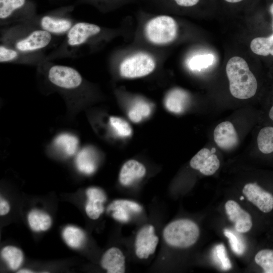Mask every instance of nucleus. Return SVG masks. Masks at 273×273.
I'll return each mask as SVG.
<instances>
[{
	"instance_id": "1",
	"label": "nucleus",
	"mask_w": 273,
	"mask_h": 273,
	"mask_svg": "<svg viewBox=\"0 0 273 273\" xmlns=\"http://www.w3.org/2000/svg\"><path fill=\"white\" fill-rule=\"evenodd\" d=\"M55 37L44 30L24 22L5 27L2 31L1 43L23 53H41L51 46Z\"/></svg>"
},
{
	"instance_id": "2",
	"label": "nucleus",
	"mask_w": 273,
	"mask_h": 273,
	"mask_svg": "<svg viewBox=\"0 0 273 273\" xmlns=\"http://www.w3.org/2000/svg\"><path fill=\"white\" fill-rule=\"evenodd\" d=\"M225 70L230 91L233 97L245 100L255 95L257 81L243 58L238 56L231 58L226 64Z\"/></svg>"
},
{
	"instance_id": "3",
	"label": "nucleus",
	"mask_w": 273,
	"mask_h": 273,
	"mask_svg": "<svg viewBox=\"0 0 273 273\" xmlns=\"http://www.w3.org/2000/svg\"><path fill=\"white\" fill-rule=\"evenodd\" d=\"M200 235L198 225L188 219H180L168 224L163 231V238L169 245L186 248L194 245Z\"/></svg>"
},
{
	"instance_id": "4",
	"label": "nucleus",
	"mask_w": 273,
	"mask_h": 273,
	"mask_svg": "<svg viewBox=\"0 0 273 273\" xmlns=\"http://www.w3.org/2000/svg\"><path fill=\"white\" fill-rule=\"evenodd\" d=\"M146 33L148 39L154 43H168L176 38L177 25L173 18L159 16L149 21L146 27Z\"/></svg>"
},
{
	"instance_id": "5",
	"label": "nucleus",
	"mask_w": 273,
	"mask_h": 273,
	"mask_svg": "<svg viewBox=\"0 0 273 273\" xmlns=\"http://www.w3.org/2000/svg\"><path fill=\"white\" fill-rule=\"evenodd\" d=\"M155 67L154 59L145 54H138L124 60L120 64V73L126 78H136L146 76Z\"/></svg>"
},
{
	"instance_id": "6",
	"label": "nucleus",
	"mask_w": 273,
	"mask_h": 273,
	"mask_svg": "<svg viewBox=\"0 0 273 273\" xmlns=\"http://www.w3.org/2000/svg\"><path fill=\"white\" fill-rule=\"evenodd\" d=\"M247 200L263 214L271 215L273 213V192L264 189L257 183H248L242 189Z\"/></svg>"
},
{
	"instance_id": "7",
	"label": "nucleus",
	"mask_w": 273,
	"mask_h": 273,
	"mask_svg": "<svg viewBox=\"0 0 273 273\" xmlns=\"http://www.w3.org/2000/svg\"><path fill=\"white\" fill-rule=\"evenodd\" d=\"M25 22L44 30L54 36H65L75 23L70 18L52 15H43L37 20L31 19Z\"/></svg>"
},
{
	"instance_id": "8",
	"label": "nucleus",
	"mask_w": 273,
	"mask_h": 273,
	"mask_svg": "<svg viewBox=\"0 0 273 273\" xmlns=\"http://www.w3.org/2000/svg\"><path fill=\"white\" fill-rule=\"evenodd\" d=\"M46 60H47V56H45L43 52L23 53L8 45L1 43V63L21 64L38 66Z\"/></svg>"
},
{
	"instance_id": "9",
	"label": "nucleus",
	"mask_w": 273,
	"mask_h": 273,
	"mask_svg": "<svg viewBox=\"0 0 273 273\" xmlns=\"http://www.w3.org/2000/svg\"><path fill=\"white\" fill-rule=\"evenodd\" d=\"M159 238L155 233V228L151 224L144 225L138 232L135 239L134 250L140 259H147L156 249Z\"/></svg>"
},
{
	"instance_id": "10",
	"label": "nucleus",
	"mask_w": 273,
	"mask_h": 273,
	"mask_svg": "<svg viewBox=\"0 0 273 273\" xmlns=\"http://www.w3.org/2000/svg\"><path fill=\"white\" fill-rule=\"evenodd\" d=\"M229 219L234 223L235 230L239 233L249 232L253 226L251 216L235 201L229 200L224 205Z\"/></svg>"
},
{
	"instance_id": "11",
	"label": "nucleus",
	"mask_w": 273,
	"mask_h": 273,
	"mask_svg": "<svg viewBox=\"0 0 273 273\" xmlns=\"http://www.w3.org/2000/svg\"><path fill=\"white\" fill-rule=\"evenodd\" d=\"M190 166L205 175H211L220 166V161L212 151L207 148L200 150L191 160Z\"/></svg>"
},
{
	"instance_id": "12",
	"label": "nucleus",
	"mask_w": 273,
	"mask_h": 273,
	"mask_svg": "<svg viewBox=\"0 0 273 273\" xmlns=\"http://www.w3.org/2000/svg\"><path fill=\"white\" fill-rule=\"evenodd\" d=\"M214 140L217 146L222 150H230L238 144V133L230 121H223L218 124L213 132Z\"/></svg>"
},
{
	"instance_id": "13",
	"label": "nucleus",
	"mask_w": 273,
	"mask_h": 273,
	"mask_svg": "<svg viewBox=\"0 0 273 273\" xmlns=\"http://www.w3.org/2000/svg\"><path fill=\"white\" fill-rule=\"evenodd\" d=\"M87 200L85 206L87 215L92 219H97L104 210V203L106 201V196L101 189L90 187L86 191Z\"/></svg>"
},
{
	"instance_id": "14",
	"label": "nucleus",
	"mask_w": 273,
	"mask_h": 273,
	"mask_svg": "<svg viewBox=\"0 0 273 273\" xmlns=\"http://www.w3.org/2000/svg\"><path fill=\"white\" fill-rule=\"evenodd\" d=\"M101 264L108 273H123L125 270V257L119 248L111 247L103 255Z\"/></svg>"
},
{
	"instance_id": "15",
	"label": "nucleus",
	"mask_w": 273,
	"mask_h": 273,
	"mask_svg": "<svg viewBox=\"0 0 273 273\" xmlns=\"http://www.w3.org/2000/svg\"><path fill=\"white\" fill-rule=\"evenodd\" d=\"M142 210L141 206L138 203L124 199L114 201L107 208L108 212H112V216L115 219L122 222H126L130 219V211L140 212Z\"/></svg>"
},
{
	"instance_id": "16",
	"label": "nucleus",
	"mask_w": 273,
	"mask_h": 273,
	"mask_svg": "<svg viewBox=\"0 0 273 273\" xmlns=\"http://www.w3.org/2000/svg\"><path fill=\"white\" fill-rule=\"evenodd\" d=\"M26 2V0H0L1 26L17 24L16 12L25 6Z\"/></svg>"
},
{
	"instance_id": "17",
	"label": "nucleus",
	"mask_w": 273,
	"mask_h": 273,
	"mask_svg": "<svg viewBox=\"0 0 273 273\" xmlns=\"http://www.w3.org/2000/svg\"><path fill=\"white\" fill-rule=\"evenodd\" d=\"M146 172L145 166L135 160L126 161L122 166L119 173V181L121 185L128 186L135 180L143 177Z\"/></svg>"
},
{
	"instance_id": "18",
	"label": "nucleus",
	"mask_w": 273,
	"mask_h": 273,
	"mask_svg": "<svg viewBox=\"0 0 273 273\" xmlns=\"http://www.w3.org/2000/svg\"><path fill=\"white\" fill-rule=\"evenodd\" d=\"M189 100V95L187 92L180 88H175L167 95L165 100V107L169 111L179 114L185 110Z\"/></svg>"
},
{
	"instance_id": "19",
	"label": "nucleus",
	"mask_w": 273,
	"mask_h": 273,
	"mask_svg": "<svg viewBox=\"0 0 273 273\" xmlns=\"http://www.w3.org/2000/svg\"><path fill=\"white\" fill-rule=\"evenodd\" d=\"M75 164L80 172L87 175L93 173L97 166L94 150L89 147L81 149L76 157Z\"/></svg>"
},
{
	"instance_id": "20",
	"label": "nucleus",
	"mask_w": 273,
	"mask_h": 273,
	"mask_svg": "<svg viewBox=\"0 0 273 273\" xmlns=\"http://www.w3.org/2000/svg\"><path fill=\"white\" fill-rule=\"evenodd\" d=\"M54 145L63 154L71 156L74 155L77 150L78 139L70 133H61L55 139Z\"/></svg>"
},
{
	"instance_id": "21",
	"label": "nucleus",
	"mask_w": 273,
	"mask_h": 273,
	"mask_svg": "<svg viewBox=\"0 0 273 273\" xmlns=\"http://www.w3.org/2000/svg\"><path fill=\"white\" fill-rule=\"evenodd\" d=\"M27 220L30 228L35 232L47 231L52 224L50 216L37 210H32L29 213Z\"/></svg>"
},
{
	"instance_id": "22",
	"label": "nucleus",
	"mask_w": 273,
	"mask_h": 273,
	"mask_svg": "<svg viewBox=\"0 0 273 273\" xmlns=\"http://www.w3.org/2000/svg\"><path fill=\"white\" fill-rule=\"evenodd\" d=\"M1 256L12 270L17 269L23 261L22 251L15 246H7L3 248Z\"/></svg>"
},
{
	"instance_id": "23",
	"label": "nucleus",
	"mask_w": 273,
	"mask_h": 273,
	"mask_svg": "<svg viewBox=\"0 0 273 273\" xmlns=\"http://www.w3.org/2000/svg\"><path fill=\"white\" fill-rule=\"evenodd\" d=\"M62 236L66 243L73 248H79L85 239L84 233L79 228L74 226H67L64 228Z\"/></svg>"
},
{
	"instance_id": "24",
	"label": "nucleus",
	"mask_w": 273,
	"mask_h": 273,
	"mask_svg": "<svg viewBox=\"0 0 273 273\" xmlns=\"http://www.w3.org/2000/svg\"><path fill=\"white\" fill-rule=\"evenodd\" d=\"M250 49L256 55L273 56V33L267 37L254 38L250 43Z\"/></svg>"
},
{
	"instance_id": "25",
	"label": "nucleus",
	"mask_w": 273,
	"mask_h": 273,
	"mask_svg": "<svg viewBox=\"0 0 273 273\" xmlns=\"http://www.w3.org/2000/svg\"><path fill=\"white\" fill-rule=\"evenodd\" d=\"M257 142L259 151L265 154L273 152V127L266 126L259 131Z\"/></svg>"
},
{
	"instance_id": "26",
	"label": "nucleus",
	"mask_w": 273,
	"mask_h": 273,
	"mask_svg": "<svg viewBox=\"0 0 273 273\" xmlns=\"http://www.w3.org/2000/svg\"><path fill=\"white\" fill-rule=\"evenodd\" d=\"M256 264L265 273H273V248L266 247L259 250L255 254Z\"/></svg>"
},
{
	"instance_id": "27",
	"label": "nucleus",
	"mask_w": 273,
	"mask_h": 273,
	"mask_svg": "<svg viewBox=\"0 0 273 273\" xmlns=\"http://www.w3.org/2000/svg\"><path fill=\"white\" fill-rule=\"evenodd\" d=\"M151 112L149 105L144 101L136 102L128 112L129 119L134 122H139L143 118L149 116Z\"/></svg>"
},
{
	"instance_id": "28",
	"label": "nucleus",
	"mask_w": 273,
	"mask_h": 273,
	"mask_svg": "<svg viewBox=\"0 0 273 273\" xmlns=\"http://www.w3.org/2000/svg\"><path fill=\"white\" fill-rule=\"evenodd\" d=\"M212 54H203L193 57L189 61V67L192 70H201L210 66L214 62Z\"/></svg>"
},
{
	"instance_id": "29",
	"label": "nucleus",
	"mask_w": 273,
	"mask_h": 273,
	"mask_svg": "<svg viewBox=\"0 0 273 273\" xmlns=\"http://www.w3.org/2000/svg\"><path fill=\"white\" fill-rule=\"evenodd\" d=\"M214 259L217 262L221 269L228 270L232 267L231 261L228 258L224 246L222 244L216 245L213 251Z\"/></svg>"
},
{
	"instance_id": "30",
	"label": "nucleus",
	"mask_w": 273,
	"mask_h": 273,
	"mask_svg": "<svg viewBox=\"0 0 273 273\" xmlns=\"http://www.w3.org/2000/svg\"><path fill=\"white\" fill-rule=\"evenodd\" d=\"M109 122L111 126L115 132L121 136H128L131 133L130 126L124 120L118 117H110Z\"/></svg>"
},
{
	"instance_id": "31",
	"label": "nucleus",
	"mask_w": 273,
	"mask_h": 273,
	"mask_svg": "<svg viewBox=\"0 0 273 273\" xmlns=\"http://www.w3.org/2000/svg\"><path fill=\"white\" fill-rule=\"evenodd\" d=\"M224 235L229 239L232 250L237 254H243L245 250V246L241 240L228 230H224Z\"/></svg>"
},
{
	"instance_id": "32",
	"label": "nucleus",
	"mask_w": 273,
	"mask_h": 273,
	"mask_svg": "<svg viewBox=\"0 0 273 273\" xmlns=\"http://www.w3.org/2000/svg\"><path fill=\"white\" fill-rule=\"evenodd\" d=\"M10 207L8 202L2 197L0 199V214L5 215L10 211Z\"/></svg>"
},
{
	"instance_id": "33",
	"label": "nucleus",
	"mask_w": 273,
	"mask_h": 273,
	"mask_svg": "<svg viewBox=\"0 0 273 273\" xmlns=\"http://www.w3.org/2000/svg\"><path fill=\"white\" fill-rule=\"evenodd\" d=\"M200 0H174L176 3L182 7H192L198 3Z\"/></svg>"
},
{
	"instance_id": "34",
	"label": "nucleus",
	"mask_w": 273,
	"mask_h": 273,
	"mask_svg": "<svg viewBox=\"0 0 273 273\" xmlns=\"http://www.w3.org/2000/svg\"><path fill=\"white\" fill-rule=\"evenodd\" d=\"M31 270L27 269H22L21 270H19L18 271V272H21V273H28V272H32Z\"/></svg>"
},
{
	"instance_id": "35",
	"label": "nucleus",
	"mask_w": 273,
	"mask_h": 273,
	"mask_svg": "<svg viewBox=\"0 0 273 273\" xmlns=\"http://www.w3.org/2000/svg\"><path fill=\"white\" fill-rule=\"evenodd\" d=\"M269 117L272 120H273V106L271 107L269 110Z\"/></svg>"
},
{
	"instance_id": "36",
	"label": "nucleus",
	"mask_w": 273,
	"mask_h": 273,
	"mask_svg": "<svg viewBox=\"0 0 273 273\" xmlns=\"http://www.w3.org/2000/svg\"><path fill=\"white\" fill-rule=\"evenodd\" d=\"M226 2H228V3H238V2H240L243 0H224Z\"/></svg>"
},
{
	"instance_id": "37",
	"label": "nucleus",
	"mask_w": 273,
	"mask_h": 273,
	"mask_svg": "<svg viewBox=\"0 0 273 273\" xmlns=\"http://www.w3.org/2000/svg\"><path fill=\"white\" fill-rule=\"evenodd\" d=\"M269 10L273 18V3H272V4L270 5Z\"/></svg>"
}]
</instances>
